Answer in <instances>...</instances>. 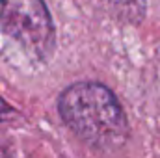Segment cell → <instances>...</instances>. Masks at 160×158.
Returning <instances> with one entry per match:
<instances>
[{"mask_svg": "<svg viewBox=\"0 0 160 158\" xmlns=\"http://www.w3.org/2000/svg\"><path fill=\"white\" fill-rule=\"evenodd\" d=\"M65 125L97 149H118L128 138V121L118 97L99 82H77L58 99Z\"/></svg>", "mask_w": 160, "mask_h": 158, "instance_id": "obj_1", "label": "cell"}, {"mask_svg": "<svg viewBox=\"0 0 160 158\" xmlns=\"http://www.w3.org/2000/svg\"><path fill=\"white\" fill-rule=\"evenodd\" d=\"M0 30L36 62L54 52L56 28L43 0H0Z\"/></svg>", "mask_w": 160, "mask_h": 158, "instance_id": "obj_2", "label": "cell"}, {"mask_svg": "<svg viewBox=\"0 0 160 158\" xmlns=\"http://www.w3.org/2000/svg\"><path fill=\"white\" fill-rule=\"evenodd\" d=\"M15 116H17V112L13 110V106H11V104H8V102L0 97V123L9 121V119L15 117Z\"/></svg>", "mask_w": 160, "mask_h": 158, "instance_id": "obj_3", "label": "cell"}]
</instances>
